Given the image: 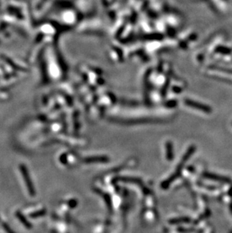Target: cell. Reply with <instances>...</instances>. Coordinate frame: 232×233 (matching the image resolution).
<instances>
[{
    "instance_id": "cell-6",
    "label": "cell",
    "mask_w": 232,
    "mask_h": 233,
    "mask_svg": "<svg viewBox=\"0 0 232 233\" xmlns=\"http://www.w3.org/2000/svg\"><path fill=\"white\" fill-rule=\"evenodd\" d=\"M167 158L168 159H173V148L171 143H167Z\"/></svg>"
},
{
    "instance_id": "cell-4",
    "label": "cell",
    "mask_w": 232,
    "mask_h": 233,
    "mask_svg": "<svg viewBox=\"0 0 232 233\" xmlns=\"http://www.w3.org/2000/svg\"><path fill=\"white\" fill-rule=\"evenodd\" d=\"M15 215L16 217H17V218L21 221V223H22L25 227L27 228V229H30V228L32 227V225L30 224V222L26 220V217H24V215H23L21 211H19V210H18V211H16Z\"/></svg>"
},
{
    "instance_id": "cell-3",
    "label": "cell",
    "mask_w": 232,
    "mask_h": 233,
    "mask_svg": "<svg viewBox=\"0 0 232 233\" xmlns=\"http://www.w3.org/2000/svg\"><path fill=\"white\" fill-rule=\"evenodd\" d=\"M204 176L207 178L209 179V180H216V181H219V182H224V183H229L231 181L227 177H221V176H219V175L214 174H209V173H205L204 174Z\"/></svg>"
},
{
    "instance_id": "cell-1",
    "label": "cell",
    "mask_w": 232,
    "mask_h": 233,
    "mask_svg": "<svg viewBox=\"0 0 232 233\" xmlns=\"http://www.w3.org/2000/svg\"><path fill=\"white\" fill-rule=\"evenodd\" d=\"M19 168L21 170V172L22 174L23 180H24L25 183H26V188L28 189L29 193H30L31 196H34L35 195V188H34L33 183L31 179H30L28 170H27V168H26V167L25 166L24 164H21L19 166Z\"/></svg>"
},
{
    "instance_id": "cell-8",
    "label": "cell",
    "mask_w": 232,
    "mask_h": 233,
    "mask_svg": "<svg viewBox=\"0 0 232 233\" xmlns=\"http://www.w3.org/2000/svg\"><path fill=\"white\" fill-rule=\"evenodd\" d=\"M2 227H3L4 229H5L6 232H13L12 230L9 228L8 225L7 223H5V222H2Z\"/></svg>"
},
{
    "instance_id": "cell-5",
    "label": "cell",
    "mask_w": 232,
    "mask_h": 233,
    "mask_svg": "<svg viewBox=\"0 0 232 233\" xmlns=\"http://www.w3.org/2000/svg\"><path fill=\"white\" fill-rule=\"evenodd\" d=\"M107 160L105 157H91L85 159L87 162H104Z\"/></svg>"
},
{
    "instance_id": "cell-7",
    "label": "cell",
    "mask_w": 232,
    "mask_h": 233,
    "mask_svg": "<svg viewBox=\"0 0 232 233\" xmlns=\"http://www.w3.org/2000/svg\"><path fill=\"white\" fill-rule=\"evenodd\" d=\"M45 210H39V211L34 212V213L31 214L30 215V217H32V218H36V217H41V216H43L45 214Z\"/></svg>"
},
{
    "instance_id": "cell-2",
    "label": "cell",
    "mask_w": 232,
    "mask_h": 233,
    "mask_svg": "<svg viewBox=\"0 0 232 233\" xmlns=\"http://www.w3.org/2000/svg\"><path fill=\"white\" fill-rule=\"evenodd\" d=\"M185 104L189 106L190 107L195 108L196 110H201V111L204 112L206 113H210L211 111H212L211 108L209 106L202 104V103H200L195 102V101H191V100H185Z\"/></svg>"
}]
</instances>
